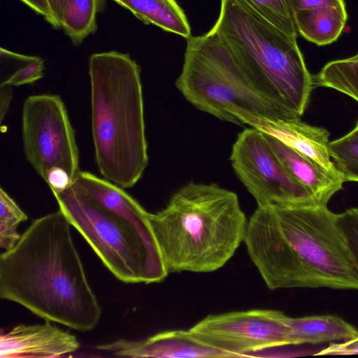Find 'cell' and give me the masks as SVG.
Segmentation results:
<instances>
[{
    "instance_id": "cell-23",
    "label": "cell",
    "mask_w": 358,
    "mask_h": 358,
    "mask_svg": "<svg viewBox=\"0 0 358 358\" xmlns=\"http://www.w3.org/2000/svg\"><path fill=\"white\" fill-rule=\"evenodd\" d=\"M242 1L274 26L297 37V30L287 0Z\"/></svg>"
},
{
    "instance_id": "cell-4",
    "label": "cell",
    "mask_w": 358,
    "mask_h": 358,
    "mask_svg": "<svg viewBox=\"0 0 358 358\" xmlns=\"http://www.w3.org/2000/svg\"><path fill=\"white\" fill-rule=\"evenodd\" d=\"M92 134L95 162L107 180L135 185L148 164L141 68L129 54L89 59Z\"/></svg>"
},
{
    "instance_id": "cell-1",
    "label": "cell",
    "mask_w": 358,
    "mask_h": 358,
    "mask_svg": "<svg viewBox=\"0 0 358 358\" xmlns=\"http://www.w3.org/2000/svg\"><path fill=\"white\" fill-rule=\"evenodd\" d=\"M243 242L268 289H357L358 272L327 206H257Z\"/></svg>"
},
{
    "instance_id": "cell-18",
    "label": "cell",
    "mask_w": 358,
    "mask_h": 358,
    "mask_svg": "<svg viewBox=\"0 0 358 358\" xmlns=\"http://www.w3.org/2000/svg\"><path fill=\"white\" fill-rule=\"evenodd\" d=\"M115 2L145 24H154L186 39L191 36L187 18L176 0H116Z\"/></svg>"
},
{
    "instance_id": "cell-6",
    "label": "cell",
    "mask_w": 358,
    "mask_h": 358,
    "mask_svg": "<svg viewBox=\"0 0 358 358\" xmlns=\"http://www.w3.org/2000/svg\"><path fill=\"white\" fill-rule=\"evenodd\" d=\"M182 71L176 85L197 109L242 125L237 115L248 113L272 119L296 117L280 109L252 85L218 34L189 36Z\"/></svg>"
},
{
    "instance_id": "cell-8",
    "label": "cell",
    "mask_w": 358,
    "mask_h": 358,
    "mask_svg": "<svg viewBox=\"0 0 358 358\" xmlns=\"http://www.w3.org/2000/svg\"><path fill=\"white\" fill-rule=\"evenodd\" d=\"M22 138L27 162L52 192L71 187L80 172L75 131L57 94L29 96L22 110Z\"/></svg>"
},
{
    "instance_id": "cell-26",
    "label": "cell",
    "mask_w": 358,
    "mask_h": 358,
    "mask_svg": "<svg viewBox=\"0 0 358 358\" xmlns=\"http://www.w3.org/2000/svg\"><path fill=\"white\" fill-rule=\"evenodd\" d=\"M358 355V336L341 343H333L315 355Z\"/></svg>"
},
{
    "instance_id": "cell-5",
    "label": "cell",
    "mask_w": 358,
    "mask_h": 358,
    "mask_svg": "<svg viewBox=\"0 0 358 358\" xmlns=\"http://www.w3.org/2000/svg\"><path fill=\"white\" fill-rule=\"evenodd\" d=\"M215 30L255 88L272 103L301 118L313 88L296 37L242 0H221Z\"/></svg>"
},
{
    "instance_id": "cell-2",
    "label": "cell",
    "mask_w": 358,
    "mask_h": 358,
    "mask_svg": "<svg viewBox=\"0 0 358 358\" xmlns=\"http://www.w3.org/2000/svg\"><path fill=\"white\" fill-rule=\"evenodd\" d=\"M71 223L59 208L31 222L0 256V297L45 320L87 331L101 309L74 245Z\"/></svg>"
},
{
    "instance_id": "cell-30",
    "label": "cell",
    "mask_w": 358,
    "mask_h": 358,
    "mask_svg": "<svg viewBox=\"0 0 358 358\" xmlns=\"http://www.w3.org/2000/svg\"><path fill=\"white\" fill-rule=\"evenodd\" d=\"M66 0H46L54 20V29L62 27V18Z\"/></svg>"
},
{
    "instance_id": "cell-17",
    "label": "cell",
    "mask_w": 358,
    "mask_h": 358,
    "mask_svg": "<svg viewBox=\"0 0 358 358\" xmlns=\"http://www.w3.org/2000/svg\"><path fill=\"white\" fill-rule=\"evenodd\" d=\"M294 345L346 341L358 336V329L342 318L330 315L287 317Z\"/></svg>"
},
{
    "instance_id": "cell-31",
    "label": "cell",
    "mask_w": 358,
    "mask_h": 358,
    "mask_svg": "<svg viewBox=\"0 0 358 358\" xmlns=\"http://www.w3.org/2000/svg\"><path fill=\"white\" fill-rule=\"evenodd\" d=\"M355 127H358V121H357V124H356Z\"/></svg>"
},
{
    "instance_id": "cell-32",
    "label": "cell",
    "mask_w": 358,
    "mask_h": 358,
    "mask_svg": "<svg viewBox=\"0 0 358 358\" xmlns=\"http://www.w3.org/2000/svg\"><path fill=\"white\" fill-rule=\"evenodd\" d=\"M114 1H115L116 0H113Z\"/></svg>"
},
{
    "instance_id": "cell-29",
    "label": "cell",
    "mask_w": 358,
    "mask_h": 358,
    "mask_svg": "<svg viewBox=\"0 0 358 358\" xmlns=\"http://www.w3.org/2000/svg\"><path fill=\"white\" fill-rule=\"evenodd\" d=\"M13 92L12 86L0 84V122L4 120L10 107L12 100Z\"/></svg>"
},
{
    "instance_id": "cell-10",
    "label": "cell",
    "mask_w": 358,
    "mask_h": 358,
    "mask_svg": "<svg viewBox=\"0 0 358 358\" xmlns=\"http://www.w3.org/2000/svg\"><path fill=\"white\" fill-rule=\"evenodd\" d=\"M287 317L271 309L233 311L209 315L189 330L202 342L234 357H254L264 350L294 345Z\"/></svg>"
},
{
    "instance_id": "cell-21",
    "label": "cell",
    "mask_w": 358,
    "mask_h": 358,
    "mask_svg": "<svg viewBox=\"0 0 358 358\" xmlns=\"http://www.w3.org/2000/svg\"><path fill=\"white\" fill-rule=\"evenodd\" d=\"M329 152L344 181L358 182V127L329 142Z\"/></svg>"
},
{
    "instance_id": "cell-28",
    "label": "cell",
    "mask_w": 358,
    "mask_h": 358,
    "mask_svg": "<svg viewBox=\"0 0 358 358\" xmlns=\"http://www.w3.org/2000/svg\"><path fill=\"white\" fill-rule=\"evenodd\" d=\"M54 27V20L46 0H20Z\"/></svg>"
},
{
    "instance_id": "cell-25",
    "label": "cell",
    "mask_w": 358,
    "mask_h": 358,
    "mask_svg": "<svg viewBox=\"0 0 358 358\" xmlns=\"http://www.w3.org/2000/svg\"><path fill=\"white\" fill-rule=\"evenodd\" d=\"M44 67L43 59L40 57L34 56L33 59L19 66L1 80V84L19 87L34 83L44 76Z\"/></svg>"
},
{
    "instance_id": "cell-22",
    "label": "cell",
    "mask_w": 358,
    "mask_h": 358,
    "mask_svg": "<svg viewBox=\"0 0 358 358\" xmlns=\"http://www.w3.org/2000/svg\"><path fill=\"white\" fill-rule=\"evenodd\" d=\"M28 219L27 215L16 202L0 188V247L5 250L12 248L21 235L17 228L20 222Z\"/></svg>"
},
{
    "instance_id": "cell-7",
    "label": "cell",
    "mask_w": 358,
    "mask_h": 358,
    "mask_svg": "<svg viewBox=\"0 0 358 358\" xmlns=\"http://www.w3.org/2000/svg\"><path fill=\"white\" fill-rule=\"evenodd\" d=\"M65 215L105 266L125 283H155L167 272L160 250L129 222L97 205L72 186L54 195Z\"/></svg>"
},
{
    "instance_id": "cell-9",
    "label": "cell",
    "mask_w": 358,
    "mask_h": 358,
    "mask_svg": "<svg viewBox=\"0 0 358 358\" xmlns=\"http://www.w3.org/2000/svg\"><path fill=\"white\" fill-rule=\"evenodd\" d=\"M230 161L237 177L258 206H320L288 173L264 134L254 127L238 135Z\"/></svg>"
},
{
    "instance_id": "cell-24",
    "label": "cell",
    "mask_w": 358,
    "mask_h": 358,
    "mask_svg": "<svg viewBox=\"0 0 358 358\" xmlns=\"http://www.w3.org/2000/svg\"><path fill=\"white\" fill-rule=\"evenodd\" d=\"M336 223L358 272V208H349L336 214Z\"/></svg>"
},
{
    "instance_id": "cell-12",
    "label": "cell",
    "mask_w": 358,
    "mask_h": 358,
    "mask_svg": "<svg viewBox=\"0 0 358 358\" xmlns=\"http://www.w3.org/2000/svg\"><path fill=\"white\" fill-rule=\"evenodd\" d=\"M96 348L119 357H234L202 342L189 330L165 331L141 340L120 339Z\"/></svg>"
},
{
    "instance_id": "cell-14",
    "label": "cell",
    "mask_w": 358,
    "mask_h": 358,
    "mask_svg": "<svg viewBox=\"0 0 358 358\" xmlns=\"http://www.w3.org/2000/svg\"><path fill=\"white\" fill-rule=\"evenodd\" d=\"M72 187L97 205L129 222L150 246L159 250L150 225V213L123 188L81 171Z\"/></svg>"
},
{
    "instance_id": "cell-3",
    "label": "cell",
    "mask_w": 358,
    "mask_h": 358,
    "mask_svg": "<svg viewBox=\"0 0 358 358\" xmlns=\"http://www.w3.org/2000/svg\"><path fill=\"white\" fill-rule=\"evenodd\" d=\"M149 219L169 273L222 268L243 242L248 225L234 192L193 182Z\"/></svg>"
},
{
    "instance_id": "cell-27",
    "label": "cell",
    "mask_w": 358,
    "mask_h": 358,
    "mask_svg": "<svg viewBox=\"0 0 358 358\" xmlns=\"http://www.w3.org/2000/svg\"><path fill=\"white\" fill-rule=\"evenodd\" d=\"M291 13L307 10L316 7L343 6V0H287Z\"/></svg>"
},
{
    "instance_id": "cell-11",
    "label": "cell",
    "mask_w": 358,
    "mask_h": 358,
    "mask_svg": "<svg viewBox=\"0 0 358 358\" xmlns=\"http://www.w3.org/2000/svg\"><path fill=\"white\" fill-rule=\"evenodd\" d=\"M237 117L242 125L273 136L326 171L343 176L331 159L329 132L326 129L308 124L300 118L272 119L248 113Z\"/></svg>"
},
{
    "instance_id": "cell-19",
    "label": "cell",
    "mask_w": 358,
    "mask_h": 358,
    "mask_svg": "<svg viewBox=\"0 0 358 358\" xmlns=\"http://www.w3.org/2000/svg\"><path fill=\"white\" fill-rule=\"evenodd\" d=\"M104 6V0H66L61 29L75 45L96 32L97 15Z\"/></svg>"
},
{
    "instance_id": "cell-20",
    "label": "cell",
    "mask_w": 358,
    "mask_h": 358,
    "mask_svg": "<svg viewBox=\"0 0 358 358\" xmlns=\"http://www.w3.org/2000/svg\"><path fill=\"white\" fill-rule=\"evenodd\" d=\"M313 78L314 86L336 90L358 102V54L328 62Z\"/></svg>"
},
{
    "instance_id": "cell-16",
    "label": "cell",
    "mask_w": 358,
    "mask_h": 358,
    "mask_svg": "<svg viewBox=\"0 0 358 358\" xmlns=\"http://www.w3.org/2000/svg\"><path fill=\"white\" fill-rule=\"evenodd\" d=\"M347 17L345 5L316 7L293 14L297 31L317 45H328L336 41Z\"/></svg>"
},
{
    "instance_id": "cell-15",
    "label": "cell",
    "mask_w": 358,
    "mask_h": 358,
    "mask_svg": "<svg viewBox=\"0 0 358 358\" xmlns=\"http://www.w3.org/2000/svg\"><path fill=\"white\" fill-rule=\"evenodd\" d=\"M264 134L291 177L306 188L319 205L327 206L332 196L342 189L343 176L326 171L273 136Z\"/></svg>"
},
{
    "instance_id": "cell-13",
    "label": "cell",
    "mask_w": 358,
    "mask_h": 358,
    "mask_svg": "<svg viewBox=\"0 0 358 358\" xmlns=\"http://www.w3.org/2000/svg\"><path fill=\"white\" fill-rule=\"evenodd\" d=\"M51 321L40 324H19L1 330V358H50L73 352L80 348L77 338Z\"/></svg>"
}]
</instances>
